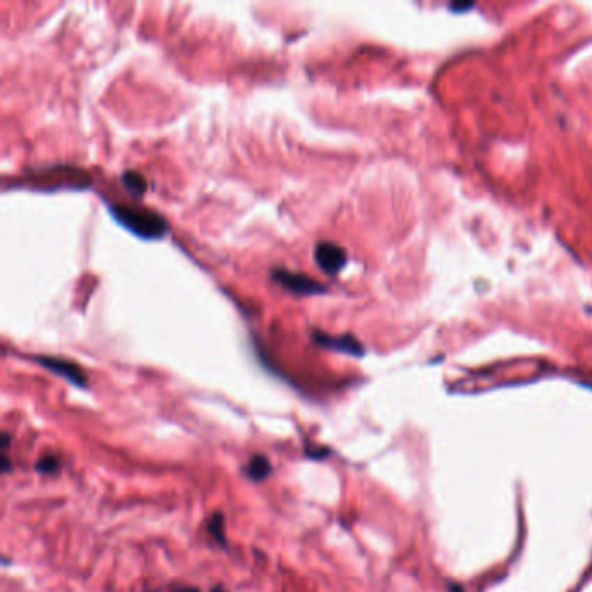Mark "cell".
I'll use <instances>...</instances> for the list:
<instances>
[{"mask_svg": "<svg viewBox=\"0 0 592 592\" xmlns=\"http://www.w3.org/2000/svg\"><path fill=\"white\" fill-rule=\"evenodd\" d=\"M33 360L37 361L40 367H44L45 370L52 372V374L59 375V377H63L65 381H68L70 384L77 386V388H87V375H85L82 368L77 363H73V361L58 356H35Z\"/></svg>", "mask_w": 592, "mask_h": 592, "instance_id": "cell-3", "label": "cell"}, {"mask_svg": "<svg viewBox=\"0 0 592 592\" xmlns=\"http://www.w3.org/2000/svg\"><path fill=\"white\" fill-rule=\"evenodd\" d=\"M122 183L123 186H126V190L129 191V193H132L134 197H143L148 188L146 179H144L141 174L134 172V170H127V172L122 174Z\"/></svg>", "mask_w": 592, "mask_h": 592, "instance_id": "cell-8", "label": "cell"}, {"mask_svg": "<svg viewBox=\"0 0 592 592\" xmlns=\"http://www.w3.org/2000/svg\"><path fill=\"white\" fill-rule=\"evenodd\" d=\"M2 439H3L2 450H3V452H6V450L9 448V445H10V434H9V432L3 431V432H2Z\"/></svg>", "mask_w": 592, "mask_h": 592, "instance_id": "cell-13", "label": "cell"}, {"mask_svg": "<svg viewBox=\"0 0 592 592\" xmlns=\"http://www.w3.org/2000/svg\"><path fill=\"white\" fill-rule=\"evenodd\" d=\"M109 214L120 226L143 240H160L169 232L167 221L158 212L150 211V208L115 204L109 207Z\"/></svg>", "mask_w": 592, "mask_h": 592, "instance_id": "cell-1", "label": "cell"}, {"mask_svg": "<svg viewBox=\"0 0 592 592\" xmlns=\"http://www.w3.org/2000/svg\"><path fill=\"white\" fill-rule=\"evenodd\" d=\"M271 278L296 296H318V294L327 292V289L320 282L310 278V276L301 275V273L289 271V269L275 268L271 271Z\"/></svg>", "mask_w": 592, "mask_h": 592, "instance_id": "cell-2", "label": "cell"}, {"mask_svg": "<svg viewBox=\"0 0 592 592\" xmlns=\"http://www.w3.org/2000/svg\"><path fill=\"white\" fill-rule=\"evenodd\" d=\"M0 471H2V474H7L13 471V462H10L9 455L7 453H3L2 459H0Z\"/></svg>", "mask_w": 592, "mask_h": 592, "instance_id": "cell-11", "label": "cell"}, {"mask_svg": "<svg viewBox=\"0 0 592 592\" xmlns=\"http://www.w3.org/2000/svg\"><path fill=\"white\" fill-rule=\"evenodd\" d=\"M311 339H313L318 346L325 347V349L337 351V353H344V354H349V356H358V358L365 354L363 346H361V344L349 334L328 335L325 334V332L313 331Z\"/></svg>", "mask_w": 592, "mask_h": 592, "instance_id": "cell-5", "label": "cell"}, {"mask_svg": "<svg viewBox=\"0 0 592 592\" xmlns=\"http://www.w3.org/2000/svg\"><path fill=\"white\" fill-rule=\"evenodd\" d=\"M207 530H208V535L212 537V540H214L219 547H222L226 551V549H228V535H226L225 514L219 513V510L212 513L207 521Z\"/></svg>", "mask_w": 592, "mask_h": 592, "instance_id": "cell-7", "label": "cell"}, {"mask_svg": "<svg viewBox=\"0 0 592 592\" xmlns=\"http://www.w3.org/2000/svg\"><path fill=\"white\" fill-rule=\"evenodd\" d=\"M170 592H202L200 589H198V587H193V586H176V587H172V591Z\"/></svg>", "mask_w": 592, "mask_h": 592, "instance_id": "cell-12", "label": "cell"}, {"mask_svg": "<svg viewBox=\"0 0 592 592\" xmlns=\"http://www.w3.org/2000/svg\"><path fill=\"white\" fill-rule=\"evenodd\" d=\"M211 592H228V591H226L225 587H222V586H214V587H212V589H211Z\"/></svg>", "mask_w": 592, "mask_h": 592, "instance_id": "cell-14", "label": "cell"}, {"mask_svg": "<svg viewBox=\"0 0 592 592\" xmlns=\"http://www.w3.org/2000/svg\"><path fill=\"white\" fill-rule=\"evenodd\" d=\"M35 469H37V473L44 474V476H51V474L59 473V469H61V460H59L58 455L47 453V455L40 457V459L37 460Z\"/></svg>", "mask_w": 592, "mask_h": 592, "instance_id": "cell-9", "label": "cell"}, {"mask_svg": "<svg viewBox=\"0 0 592 592\" xmlns=\"http://www.w3.org/2000/svg\"><path fill=\"white\" fill-rule=\"evenodd\" d=\"M304 455L311 460H325L332 455V450L325 445H318V443H306Z\"/></svg>", "mask_w": 592, "mask_h": 592, "instance_id": "cell-10", "label": "cell"}, {"mask_svg": "<svg viewBox=\"0 0 592 592\" xmlns=\"http://www.w3.org/2000/svg\"><path fill=\"white\" fill-rule=\"evenodd\" d=\"M314 261L318 268L327 275H337L340 269L346 266L347 254L342 247L332 242H320L314 247Z\"/></svg>", "mask_w": 592, "mask_h": 592, "instance_id": "cell-4", "label": "cell"}, {"mask_svg": "<svg viewBox=\"0 0 592 592\" xmlns=\"http://www.w3.org/2000/svg\"><path fill=\"white\" fill-rule=\"evenodd\" d=\"M271 473H273L271 460H269L266 455H262V453L254 455L252 459L249 460V464L243 467V474H245L250 481H254V483H261V481L268 480V478L271 476Z\"/></svg>", "mask_w": 592, "mask_h": 592, "instance_id": "cell-6", "label": "cell"}]
</instances>
